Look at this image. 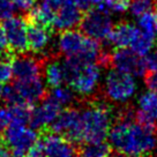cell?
Masks as SVG:
<instances>
[{
	"label": "cell",
	"instance_id": "cell-1",
	"mask_svg": "<svg viewBox=\"0 0 157 157\" xmlns=\"http://www.w3.org/2000/svg\"><path fill=\"white\" fill-rule=\"evenodd\" d=\"M116 118L106 139L111 149L126 157L150 156L157 151L155 128L137 123L133 109H121L116 112Z\"/></svg>",
	"mask_w": 157,
	"mask_h": 157
},
{
	"label": "cell",
	"instance_id": "cell-2",
	"mask_svg": "<svg viewBox=\"0 0 157 157\" xmlns=\"http://www.w3.org/2000/svg\"><path fill=\"white\" fill-rule=\"evenodd\" d=\"M66 73V83L74 90L76 96L93 97L102 82V68L95 61H81L65 58L63 60Z\"/></svg>",
	"mask_w": 157,
	"mask_h": 157
},
{
	"label": "cell",
	"instance_id": "cell-3",
	"mask_svg": "<svg viewBox=\"0 0 157 157\" xmlns=\"http://www.w3.org/2000/svg\"><path fill=\"white\" fill-rule=\"evenodd\" d=\"M83 143L102 142L108 134L116 118V112L106 103L89 102L80 109Z\"/></svg>",
	"mask_w": 157,
	"mask_h": 157
},
{
	"label": "cell",
	"instance_id": "cell-4",
	"mask_svg": "<svg viewBox=\"0 0 157 157\" xmlns=\"http://www.w3.org/2000/svg\"><path fill=\"white\" fill-rule=\"evenodd\" d=\"M57 49L65 58L81 61H97L102 51L98 40L73 29L61 31L57 39Z\"/></svg>",
	"mask_w": 157,
	"mask_h": 157
},
{
	"label": "cell",
	"instance_id": "cell-5",
	"mask_svg": "<svg viewBox=\"0 0 157 157\" xmlns=\"http://www.w3.org/2000/svg\"><path fill=\"white\" fill-rule=\"evenodd\" d=\"M136 78L117 69H110L105 74L102 84L104 97L109 102L118 105H124L132 101L137 94Z\"/></svg>",
	"mask_w": 157,
	"mask_h": 157
},
{
	"label": "cell",
	"instance_id": "cell-6",
	"mask_svg": "<svg viewBox=\"0 0 157 157\" xmlns=\"http://www.w3.org/2000/svg\"><path fill=\"white\" fill-rule=\"evenodd\" d=\"M2 142L12 152L25 156L38 142L37 129L25 124H10L4 131Z\"/></svg>",
	"mask_w": 157,
	"mask_h": 157
},
{
	"label": "cell",
	"instance_id": "cell-7",
	"mask_svg": "<svg viewBox=\"0 0 157 157\" xmlns=\"http://www.w3.org/2000/svg\"><path fill=\"white\" fill-rule=\"evenodd\" d=\"M51 131L61 136L66 137L72 143H82V125L80 109L65 108L61 110L58 117L51 124Z\"/></svg>",
	"mask_w": 157,
	"mask_h": 157
},
{
	"label": "cell",
	"instance_id": "cell-8",
	"mask_svg": "<svg viewBox=\"0 0 157 157\" xmlns=\"http://www.w3.org/2000/svg\"><path fill=\"white\" fill-rule=\"evenodd\" d=\"M80 27L86 36L105 42L113 28V22L109 14L99 10H91L82 16Z\"/></svg>",
	"mask_w": 157,
	"mask_h": 157
},
{
	"label": "cell",
	"instance_id": "cell-9",
	"mask_svg": "<svg viewBox=\"0 0 157 157\" xmlns=\"http://www.w3.org/2000/svg\"><path fill=\"white\" fill-rule=\"evenodd\" d=\"M110 65L119 72L129 74L134 78H143L148 71L146 59L126 48H119L111 54Z\"/></svg>",
	"mask_w": 157,
	"mask_h": 157
},
{
	"label": "cell",
	"instance_id": "cell-10",
	"mask_svg": "<svg viewBox=\"0 0 157 157\" xmlns=\"http://www.w3.org/2000/svg\"><path fill=\"white\" fill-rule=\"evenodd\" d=\"M8 49L15 53H25L28 48V25L22 16H10L4 23Z\"/></svg>",
	"mask_w": 157,
	"mask_h": 157
},
{
	"label": "cell",
	"instance_id": "cell-11",
	"mask_svg": "<svg viewBox=\"0 0 157 157\" xmlns=\"http://www.w3.org/2000/svg\"><path fill=\"white\" fill-rule=\"evenodd\" d=\"M61 110L63 108L52 97H44L39 101L35 108L31 109L29 125L37 131L50 127Z\"/></svg>",
	"mask_w": 157,
	"mask_h": 157
},
{
	"label": "cell",
	"instance_id": "cell-12",
	"mask_svg": "<svg viewBox=\"0 0 157 157\" xmlns=\"http://www.w3.org/2000/svg\"><path fill=\"white\" fill-rule=\"evenodd\" d=\"M37 143L45 157H75L74 143L52 131L44 134Z\"/></svg>",
	"mask_w": 157,
	"mask_h": 157
},
{
	"label": "cell",
	"instance_id": "cell-13",
	"mask_svg": "<svg viewBox=\"0 0 157 157\" xmlns=\"http://www.w3.org/2000/svg\"><path fill=\"white\" fill-rule=\"evenodd\" d=\"M135 120L143 126L155 128L157 120V93L154 90H144L136 99Z\"/></svg>",
	"mask_w": 157,
	"mask_h": 157
},
{
	"label": "cell",
	"instance_id": "cell-14",
	"mask_svg": "<svg viewBox=\"0 0 157 157\" xmlns=\"http://www.w3.org/2000/svg\"><path fill=\"white\" fill-rule=\"evenodd\" d=\"M14 87L19 93V96L23 103L28 105L38 103L46 95V84L42 76L15 80Z\"/></svg>",
	"mask_w": 157,
	"mask_h": 157
},
{
	"label": "cell",
	"instance_id": "cell-15",
	"mask_svg": "<svg viewBox=\"0 0 157 157\" xmlns=\"http://www.w3.org/2000/svg\"><path fill=\"white\" fill-rule=\"evenodd\" d=\"M81 19V8L75 5L72 0H67L64 5L56 10L51 25L59 31L74 29L80 25Z\"/></svg>",
	"mask_w": 157,
	"mask_h": 157
},
{
	"label": "cell",
	"instance_id": "cell-16",
	"mask_svg": "<svg viewBox=\"0 0 157 157\" xmlns=\"http://www.w3.org/2000/svg\"><path fill=\"white\" fill-rule=\"evenodd\" d=\"M28 48L36 56H46L52 49L51 31L38 23L28 25Z\"/></svg>",
	"mask_w": 157,
	"mask_h": 157
},
{
	"label": "cell",
	"instance_id": "cell-17",
	"mask_svg": "<svg viewBox=\"0 0 157 157\" xmlns=\"http://www.w3.org/2000/svg\"><path fill=\"white\" fill-rule=\"evenodd\" d=\"M12 74L15 80H25V78L40 76L42 74V63L37 57L29 54L20 53L10 63Z\"/></svg>",
	"mask_w": 157,
	"mask_h": 157
},
{
	"label": "cell",
	"instance_id": "cell-18",
	"mask_svg": "<svg viewBox=\"0 0 157 157\" xmlns=\"http://www.w3.org/2000/svg\"><path fill=\"white\" fill-rule=\"evenodd\" d=\"M136 30V27L129 22H120L117 25H113L111 33L109 35L105 43L119 48H127L133 38V35Z\"/></svg>",
	"mask_w": 157,
	"mask_h": 157
},
{
	"label": "cell",
	"instance_id": "cell-19",
	"mask_svg": "<svg viewBox=\"0 0 157 157\" xmlns=\"http://www.w3.org/2000/svg\"><path fill=\"white\" fill-rule=\"evenodd\" d=\"M42 72L44 74V82L50 88H53L66 82V73L63 61L57 59L48 60L42 68Z\"/></svg>",
	"mask_w": 157,
	"mask_h": 157
},
{
	"label": "cell",
	"instance_id": "cell-20",
	"mask_svg": "<svg viewBox=\"0 0 157 157\" xmlns=\"http://www.w3.org/2000/svg\"><path fill=\"white\" fill-rule=\"evenodd\" d=\"M155 42H156L155 34L142 31L136 27V30L133 35V38L128 46L134 53H136L137 56H141V57H144L154 49Z\"/></svg>",
	"mask_w": 157,
	"mask_h": 157
},
{
	"label": "cell",
	"instance_id": "cell-21",
	"mask_svg": "<svg viewBox=\"0 0 157 157\" xmlns=\"http://www.w3.org/2000/svg\"><path fill=\"white\" fill-rule=\"evenodd\" d=\"M50 97H52L61 108H69L76 101V94L69 86L60 84L51 88Z\"/></svg>",
	"mask_w": 157,
	"mask_h": 157
},
{
	"label": "cell",
	"instance_id": "cell-22",
	"mask_svg": "<svg viewBox=\"0 0 157 157\" xmlns=\"http://www.w3.org/2000/svg\"><path fill=\"white\" fill-rule=\"evenodd\" d=\"M128 0H99L96 6L109 15H121L128 10Z\"/></svg>",
	"mask_w": 157,
	"mask_h": 157
},
{
	"label": "cell",
	"instance_id": "cell-23",
	"mask_svg": "<svg viewBox=\"0 0 157 157\" xmlns=\"http://www.w3.org/2000/svg\"><path fill=\"white\" fill-rule=\"evenodd\" d=\"M30 17L31 21L34 23H38L42 25H50L52 23V20L54 16V10H52L51 8H49L46 5H44L43 2H40L39 5H37L36 7H33L30 10Z\"/></svg>",
	"mask_w": 157,
	"mask_h": 157
},
{
	"label": "cell",
	"instance_id": "cell-24",
	"mask_svg": "<svg viewBox=\"0 0 157 157\" xmlns=\"http://www.w3.org/2000/svg\"><path fill=\"white\" fill-rule=\"evenodd\" d=\"M111 154V147L105 141L102 142H87L82 148L83 157H109Z\"/></svg>",
	"mask_w": 157,
	"mask_h": 157
},
{
	"label": "cell",
	"instance_id": "cell-25",
	"mask_svg": "<svg viewBox=\"0 0 157 157\" xmlns=\"http://www.w3.org/2000/svg\"><path fill=\"white\" fill-rule=\"evenodd\" d=\"M12 116V123L10 124H25L28 125L30 120V112L31 108L30 105L25 103L15 104V105H8Z\"/></svg>",
	"mask_w": 157,
	"mask_h": 157
},
{
	"label": "cell",
	"instance_id": "cell-26",
	"mask_svg": "<svg viewBox=\"0 0 157 157\" xmlns=\"http://www.w3.org/2000/svg\"><path fill=\"white\" fill-rule=\"evenodd\" d=\"M0 101L6 105H15L23 103L19 96L14 84H0Z\"/></svg>",
	"mask_w": 157,
	"mask_h": 157
},
{
	"label": "cell",
	"instance_id": "cell-27",
	"mask_svg": "<svg viewBox=\"0 0 157 157\" xmlns=\"http://www.w3.org/2000/svg\"><path fill=\"white\" fill-rule=\"evenodd\" d=\"M156 0H132L128 4V10L133 16H140L144 13H149L155 7Z\"/></svg>",
	"mask_w": 157,
	"mask_h": 157
},
{
	"label": "cell",
	"instance_id": "cell-28",
	"mask_svg": "<svg viewBox=\"0 0 157 157\" xmlns=\"http://www.w3.org/2000/svg\"><path fill=\"white\" fill-rule=\"evenodd\" d=\"M137 28L146 33L155 34L156 33V23H155V15L151 12L144 13V14L137 16Z\"/></svg>",
	"mask_w": 157,
	"mask_h": 157
},
{
	"label": "cell",
	"instance_id": "cell-29",
	"mask_svg": "<svg viewBox=\"0 0 157 157\" xmlns=\"http://www.w3.org/2000/svg\"><path fill=\"white\" fill-rule=\"evenodd\" d=\"M12 78H13L12 65H10V59L4 56L0 58V84L8 83Z\"/></svg>",
	"mask_w": 157,
	"mask_h": 157
},
{
	"label": "cell",
	"instance_id": "cell-30",
	"mask_svg": "<svg viewBox=\"0 0 157 157\" xmlns=\"http://www.w3.org/2000/svg\"><path fill=\"white\" fill-rule=\"evenodd\" d=\"M15 7L10 0H0V21H5L13 16Z\"/></svg>",
	"mask_w": 157,
	"mask_h": 157
},
{
	"label": "cell",
	"instance_id": "cell-31",
	"mask_svg": "<svg viewBox=\"0 0 157 157\" xmlns=\"http://www.w3.org/2000/svg\"><path fill=\"white\" fill-rule=\"evenodd\" d=\"M12 123V116L8 105L0 106V133H2Z\"/></svg>",
	"mask_w": 157,
	"mask_h": 157
},
{
	"label": "cell",
	"instance_id": "cell-32",
	"mask_svg": "<svg viewBox=\"0 0 157 157\" xmlns=\"http://www.w3.org/2000/svg\"><path fill=\"white\" fill-rule=\"evenodd\" d=\"M14 5L15 10H20L22 13H28L35 5V0H10Z\"/></svg>",
	"mask_w": 157,
	"mask_h": 157
},
{
	"label": "cell",
	"instance_id": "cell-33",
	"mask_svg": "<svg viewBox=\"0 0 157 157\" xmlns=\"http://www.w3.org/2000/svg\"><path fill=\"white\" fill-rule=\"evenodd\" d=\"M146 63H147V67L149 71L157 72V49L156 50L152 49L151 51L147 54Z\"/></svg>",
	"mask_w": 157,
	"mask_h": 157
},
{
	"label": "cell",
	"instance_id": "cell-34",
	"mask_svg": "<svg viewBox=\"0 0 157 157\" xmlns=\"http://www.w3.org/2000/svg\"><path fill=\"white\" fill-rule=\"evenodd\" d=\"M7 50H8V44L6 39L5 30H4V27L0 25V57L6 56Z\"/></svg>",
	"mask_w": 157,
	"mask_h": 157
},
{
	"label": "cell",
	"instance_id": "cell-35",
	"mask_svg": "<svg viewBox=\"0 0 157 157\" xmlns=\"http://www.w3.org/2000/svg\"><path fill=\"white\" fill-rule=\"evenodd\" d=\"M146 84H147L148 89L157 93V72H151L150 75H148L146 78Z\"/></svg>",
	"mask_w": 157,
	"mask_h": 157
},
{
	"label": "cell",
	"instance_id": "cell-36",
	"mask_svg": "<svg viewBox=\"0 0 157 157\" xmlns=\"http://www.w3.org/2000/svg\"><path fill=\"white\" fill-rule=\"evenodd\" d=\"M66 1L67 0H42V2L44 5H46L49 8H51L54 12L58 10L59 7H61V6L64 5Z\"/></svg>",
	"mask_w": 157,
	"mask_h": 157
},
{
	"label": "cell",
	"instance_id": "cell-37",
	"mask_svg": "<svg viewBox=\"0 0 157 157\" xmlns=\"http://www.w3.org/2000/svg\"><path fill=\"white\" fill-rule=\"evenodd\" d=\"M81 10H88L91 5H96L99 0H72Z\"/></svg>",
	"mask_w": 157,
	"mask_h": 157
},
{
	"label": "cell",
	"instance_id": "cell-38",
	"mask_svg": "<svg viewBox=\"0 0 157 157\" xmlns=\"http://www.w3.org/2000/svg\"><path fill=\"white\" fill-rule=\"evenodd\" d=\"M27 157H45V155L43 154L42 149L39 148L38 143H36V146L27 154Z\"/></svg>",
	"mask_w": 157,
	"mask_h": 157
},
{
	"label": "cell",
	"instance_id": "cell-39",
	"mask_svg": "<svg viewBox=\"0 0 157 157\" xmlns=\"http://www.w3.org/2000/svg\"><path fill=\"white\" fill-rule=\"evenodd\" d=\"M5 157H23V156H21V155H17V154H14V152H12V154H7Z\"/></svg>",
	"mask_w": 157,
	"mask_h": 157
},
{
	"label": "cell",
	"instance_id": "cell-40",
	"mask_svg": "<svg viewBox=\"0 0 157 157\" xmlns=\"http://www.w3.org/2000/svg\"><path fill=\"white\" fill-rule=\"evenodd\" d=\"M109 157H126V156H124V155H121V154H119V152H116V154H110V156Z\"/></svg>",
	"mask_w": 157,
	"mask_h": 157
},
{
	"label": "cell",
	"instance_id": "cell-41",
	"mask_svg": "<svg viewBox=\"0 0 157 157\" xmlns=\"http://www.w3.org/2000/svg\"><path fill=\"white\" fill-rule=\"evenodd\" d=\"M155 23H156V31H157V12L155 14Z\"/></svg>",
	"mask_w": 157,
	"mask_h": 157
},
{
	"label": "cell",
	"instance_id": "cell-42",
	"mask_svg": "<svg viewBox=\"0 0 157 157\" xmlns=\"http://www.w3.org/2000/svg\"><path fill=\"white\" fill-rule=\"evenodd\" d=\"M75 157H76V156H75ZM80 157H83V156H80Z\"/></svg>",
	"mask_w": 157,
	"mask_h": 157
},
{
	"label": "cell",
	"instance_id": "cell-43",
	"mask_svg": "<svg viewBox=\"0 0 157 157\" xmlns=\"http://www.w3.org/2000/svg\"><path fill=\"white\" fill-rule=\"evenodd\" d=\"M144 157H149V156H144Z\"/></svg>",
	"mask_w": 157,
	"mask_h": 157
}]
</instances>
